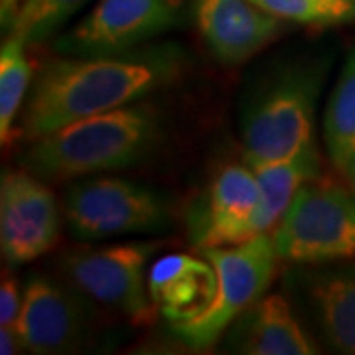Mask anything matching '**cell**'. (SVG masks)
I'll return each mask as SVG.
<instances>
[{
	"label": "cell",
	"instance_id": "cell-1",
	"mask_svg": "<svg viewBox=\"0 0 355 355\" xmlns=\"http://www.w3.org/2000/svg\"><path fill=\"white\" fill-rule=\"evenodd\" d=\"M188 65L174 42L125 53L48 62L32 81L22 116V137L36 140L79 119L132 105L174 83Z\"/></svg>",
	"mask_w": 355,
	"mask_h": 355
},
{
	"label": "cell",
	"instance_id": "cell-2",
	"mask_svg": "<svg viewBox=\"0 0 355 355\" xmlns=\"http://www.w3.org/2000/svg\"><path fill=\"white\" fill-rule=\"evenodd\" d=\"M158 139L156 111L146 105H127L30 140L20 166L44 182H65L139 164Z\"/></svg>",
	"mask_w": 355,
	"mask_h": 355
},
{
	"label": "cell",
	"instance_id": "cell-3",
	"mask_svg": "<svg viewBox=\"0 0 355 355\" xmlns=\"http://www.w3.org/2000/svg\"><path fill=\"white\" fill-rule=\"evenodd\" d=\"M326 73L324 60H294L277 65L247 95L239 130L251 168L288 160L316 142L314 116Z\"/></svg>",
	"mask_w": 355,
	"mask_h": 355
},
{
	"label": "cell",
	"instance_id": "cell-4",
	"mask_svg": "<svg viewBox=\"0 0 355 355\" xmlns=\"http://www.w3.org/2000/svg\"><path fill=\"white\" fill-rule=\"evenodd\" d=\"M279 259L330 265L355 259V191L328 178L304 184L272 229Z\"/></svg>",
	"mask_w": 355,
	"mask_h": 355
},
{
	"label": "cell",
	"instance_id": "cell-5",
	"mask_svg": "<svg viewBox=\"0 0 355 355\" xmlns=\"http://www.w3.org/2000/svg\"><path fill=\"white\" fill-rule=\"evenodd\" d=\"M67 231L79 241L150 235L172 227L164 196L125 178H83L64 198Z\"/></svg>",
	"mask_w": 355,
	"mask_h": 355
},
{
	"label": "cell",
	"instance_id": "cell-6",
	"mask_svg": "<svg viewBox=\"0 0 355 355\" xmlns=\"http://www.w3.org/2000/svg\"><path fill=\"white\" fill-rule=\"evenodd\" d=\"M200 253L217 272L214 304L200 318L170 326V330L186 347L207 352L221 340L235 318L265 294L275 277L279 253L268 233L229 247L203 249Z\"/></svg>",
	"mask_w": 355,
	"mask_h": 355
},
{
	"label": "cell",
	"instance_id": "cell-7",
	"mask_svg": "<svg viewBox=\"0 0 355 355\" xmlns=\"http://www.w3.org/2000/svg\"><path fill=\"white\" fill-rule=\"evenodd\" d=\"M162 247V241H130L73 249L62 257L60 270L93 304L127 316L135 326H146L158 312L148 294L146 265Z\"/></svg>",
	"mask_w": 355,
	"mask_h": 355
},
{
	"label": "cell",
	"instance_id": "cell-8",
	"mask_svg": "<svg viewBox=\"0 0 355 355\" xmlns=\"http://www.w3.org/2000/svg\"><path fill=\"white\" fill-rule=\"evenodd\" d=\"M176 24L172 0H99L81 22L55 40L53 50L76 58L125 53Z\"/></svg>",
	"mask_w": 355,
	"mask_h": 355
},
{
	"label": "cell",
	"instance_id": "cell-9",
	"mask_svg": "<svg viewBox=\"0 0 355 355\" xmlns=\"http://www.w3.org/2000/svg\"><path fill=\"white\" fill-rule=\"evenodd\" d=\"M91 314L93 302L76 286L55 282L46 275H32L26 280L14 330L28 354H69L89 338Z\"/></svg>",
	"mask_w": 355,
	"mask_h": 355
},
{
	"label": "cell",
	"instance_id": "cell-10",
	"mask_svg": "<svg viewBox=\"0 0 355 355\" xmlns=\"http://www.w3.org/2000/svg\"><path fill=\"white\" fill-rule=\"evenodd\" d=\"M261 190L253 168L227 164L203 188L186 211L191 245L203 251L253 239Z\"/></svg>",
	"mask_w": 355,
	"mask_h": 355
},
{
	"label": "cell",
	"instance_id": "cell-11",
	"mask_svg": "<svg viewBox=\"0 0 355 355\" xmlns=\"http://www.w3.org/2000/svg\"><path fill=\"white\" fill-rule=\"evenodd\" d=\"M60 237V207L44 180L28 170L0 178V251L8 265H26L48 253Z\"/></svg>",
	"mask_w": 355,
	"mask_h": 355
},
{
	"label": "cell",
	"instance_id": "cell-12",
	"mask_svg": "<svg viewBox=\"0 0 355 355\" xmlns=\"http://www.w3.org/2000/svg\"><path fill=\"white\" fill-rule=\"evenodd\" d=\"M196 22L214 58L225 65L245 64L282 30L280 18L251 0H198Z\"/></svg>",
	"mask_w": 355,
	"mask_h": 355
},
{
	"label": "cell",
	"instance_id": "cell-13",
	"mask_svg": "<svg viewBox=\"0 0 355 355\" xmlns=\"http://www.w3.org/2000/svg\"><path fill=\"white\" fill-rule=\"evenodd\" d=\"M217 272L203 257L172 253L156 259L148 270L150 300L170 326L200 318L214 304Z\"/></svg>",
	"mask_w": 355,
	"mask_h": 355
},
{
	"label": "cell",
	"instance_id": "cell-14",
	"mask_svg": "<svg viewBox=\"0 0 355 355\" xmlns=\"http://www.w3.org/2000/svg\"><path fill=\"white\" fill-rule=\"evenodd\" d=\"M227 347L247 355H314L316 340L280 294L254 300L227 328Z\"/></svg>",
	"mask_w": 355,
	"mask_h": 355
},
{
	"label": "cell",
	"instance_id": "cell-15",
	"mask_svg": "<svg viewBox=\"0 0 355 355\" xmlns=\"http://www.w3.org/2000/svg\"><path fill=\"white\" fill-rule=\"evenodd\" d=\"M298 288L326 345L355 355V266L300 272Z\"/></svg>",
	"mask_w": 355,
	"mask_h": 355
},
{
	"label": "cell",
	"instance_id": "cell-16",
	"mask_svg": "<svg viewBox=\"0 0 355 355\" xmlns=\"http://www.w3.org/2000/svg\"><path fill=\"white\" fill-rule=\"evenodd\" d=\"M253 172L261 190V205L254 216L253 227L254 235H261L277 227L298 190L310 180L320 176V153L316 142L308 144L288 160L254 166Z\"/></svg>",
	"mask_w": 355,
	"mask_h": 355
},
{
	"label": "cell",
	"instance_id": "cell-17",
	"mask_svg": "<svg viewBox=\"0 0 355 355\" xmlns=\"http://www.w3.org/2000/svg\"><path fill=\"white\" fill-rule=\"evenodd\" d=\"M89 0H2L0 16L6 36L26 46L51 38Z\"/></svg>",
	"mask_w": 355,
	"mask_h": 355
},
{
	"label": "cell",
	"instance_id": "cell-18",
	"mask_svg": "<svg viewBox=\"0 0 355 355\" xmlns=\"http://www.w3.org/2000/svg\"><path fill=\"white\" fill-rule=\"evenodd\" d=\"M324 142L331 164L342 170L345 160L355 153V46L326 105Z\"/></svg>",
	"mask_w": 355,
	"mask_h": 355
},
{
	"label": "cell",
	"instance_id": "cell-19",
	"mask_svg": "<svg viewBox=\"0 0 355 355\" xmlns=\"http://www.w3.org/2000/svg\"><path fill=\"white\" fill-rule=\"evenodd\" d=\"M32 81V65L26 58V44L6 36L0 48V140L8 144L14 123L20 113L28 85Z\"/></svg>",
	"mask_w": 355,
	"mask_h": 355
},
{
	"label": "cell",
	"instance_id": "cell-20",
	"mask_svg": "<svg viewBox=\"0 0 355 355\" xmlns=\"http://www.w3.org/2000/svg\"><path fill=\"white\" fill-rule=\"evenodd\" d=\"M280 20L306 26H340L355 22V2L349 0H251Z\"/></svg>",
	"mask_w": 355,
	"mask_h": 355
},
{
	"label": "cell",
	"instance_id": "cell-21",
	"mask_svg": "<svg viewBox=\"0 0 355 355\" xmlns=\"http://www.w3.org/2000/svg\"><path fill=\"white\" fill-rule=\"evenodd\" d=\"M22 308V294L18 291V280L4 272L0 284V326L14 328Z\"/></svg>",
	"mask_w": 355,
	"mask_h": 355
},
{
	"label": "cell",
	"instance_id": "cell-22",
	"mask_svg": "<svg viewBox=\"0 0 355 355\" xmlns=\"http://www.w3.org/2000/svg\"><path fill=\"white\" fill-rule=\"evenodd\" d=\"M22 352V345L18 340V334L14 328H4L0 326V354L2 355H14Z\"/></svg>",
	"mask_w": 355,
	"mask_h": 355
},
{
	"label": "cell",
	"instance_id": "cell-23",
	"mask_svg": "<svg viewBox=\"0 0 355 355\" xmlns=\"http://www.w3.org/2000/svg\"><path fill=\"white\" fill-rule=\"evenodd\" d=\"M342 172L347 180V184H349V188L355 191V153L345 160V164L342 166Z\"/></svg>",
	"mask_w": 355,
	"mask_h": 355
},
{
	"label": "cell",
	"instance_id": "cell-24",
	"mask_svg": "<svg viewBox=\"0 0 355 355\" xmlns=\"http://www.w3.org/2000/svg\"><path fill=\"white\" fill-rule=\"evenodd\" d=\"M349 2H355V0H349Z\"/></svg>",
	"mask_w": 355,
	"mask_h": 355
},
{
	"label": "cell",
	"instance_id": "cell-25",
	"mask_svg": "<svg viewBox=\"0 0 355 355\" xmlns=\"http://www.w3.org/2000/svg\"><path fill=\"white\" fill-rule=\"evenodd\" d=\"M172 2H176V0H172Z\"/></svg>",
	"mask_w": 355,
	"mask_h": 355
}]
</instances>
